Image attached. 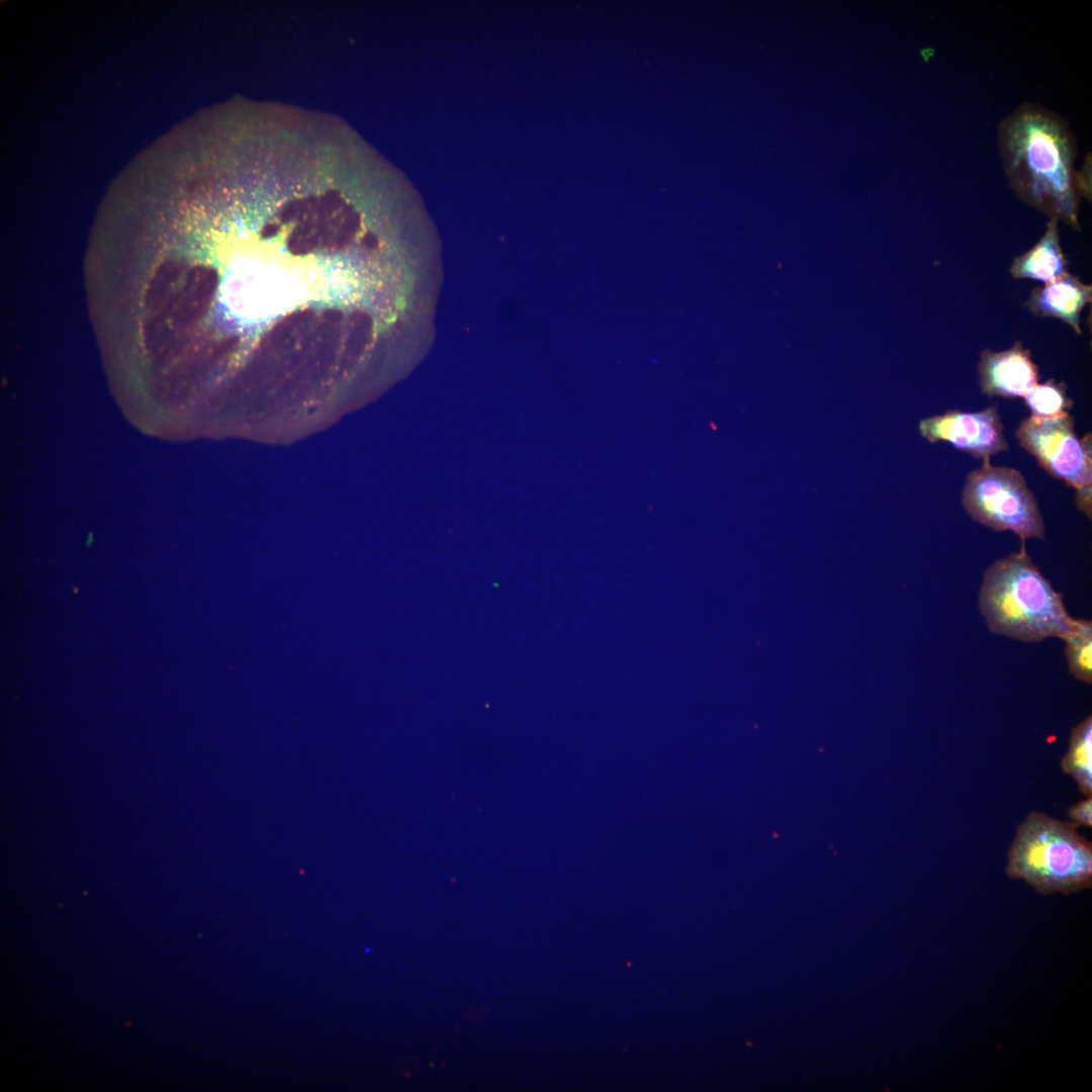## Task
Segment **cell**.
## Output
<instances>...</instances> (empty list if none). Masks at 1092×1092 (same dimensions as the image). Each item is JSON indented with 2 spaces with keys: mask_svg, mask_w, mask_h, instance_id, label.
<instances>
[{
  "mask_svg": "<svg viewBox=\"0 0 1092 1092\" xmlns=\"http://www.w3.org/2000/svg\"><path fill=\"white\" fill-rule=\"evenodd\" d=\"M997 145L1014 194L1050 219L1079 231L1078 141L1069 121L1046 106L1024 102L999 121Z\"/></svg>",
  "mask_w": 1092,
  "mask_h": 1092,
  "instance_id": "2",
  "label": "cell"
},
{
  "mask_svg": "<svg viewBox=\"0 0 1092 1092\" xmlns=\"http://www.w3.org/2000/svg\"><path fill=\"white\" fill-rule=\"evenodd\" d=\"M1068 273V262L1060 244L1059 222L1050 219L1037 243L1014 258L1010 274L1015 279L1048 283Z\"/></svg>",
  "mask_w": 1092,
  "mask_h": 1092,
  "instance_id": "10",
  "label": "cell"
},
{
  "mask_svg": "<svg viewBox=\"0 0 1092 1092\" xmlns=\"http://www.w3.org/2000/svg\"><path fill=\"white\" fill-rule=\"evenodd\" d=\"M1020 446L1052 476L1077 491L1079 509L1091 517V437L1080 439L1074 419L1068 414L1040 419L1030 416L1015 431Z\"/></svg>",
  "mask_w": 1092,
  "mask_h": 1092,
  "instance_id": "6",
  "label": "cell"
},
{
  "mask_svg": "<svg viewBox=\"0 0 1092 1092\" xmlns=\"http://www.w3.org/2000/svg\"><path fill=\"white\" fill-rule=\"evenodd\" d=\"M486 1015H487L486 1008L474 1007V1008H471V1009L467 1010V1012L465 1013V1018H467L469 1020H479V1019H482V1018L486 1017Z\"/></svg>",
  "mask_w": 1092,
  "mask_h": 1092,
  "instance_id": "16",
  "label": "cell"
},
{
  "mask_svg": "<svg viewBox=\"0 0 1092 1092\" xmlns=\"http://www.w3.org/2000/svg\"><path fill=\"white\" fill-rule=\"evenodd\" d=\"M1006 874L1043 895H1069L1092 886V844L1072 822L1030 812L1018 825Z\"/></svg>",
  "mask_w": 1092,
  "mask_h": 1092,
  "instance_id": "4",
  "label": "cell"
},
{
  "mask_svg": "<svg viewBox=\"0 0 1092 1092\" xmlns=\"http://www.w3.org/2000/svg\"><path fill=\"white\" fill-rule=\"evenodd\" d=\"M1091 298V285L1067 273L1033 289L1025 305L1033 314L1057 317L1081 334L1080 316Z\"/></svg>",
  "mask_w": 1092,
  "mask_h": 1092,
  "instance_id": "9",
  "label": "cell"
},
{
  "mask_svg": "<svg viewBox=\"0 0 1092 1092\" xmlns=\"http://www.w3.org/2000/svg\"><path fill=\"white\" fill-rule=\"evenodd\" d=\"M360 265L332 210L284 186L191 190L151 207L123 241L118 330L166 373L187 359L352 332Z\"/></svg>",
  "mask_w": 1092,
  "mask_h": 1092,
  "instance_id": "1",
  "label": "cell"
},
{
  "mask_svg": "<svg viewBox=\"0 0 1092 1092\" xmlns=\"http://www.w3.org/2000/svg\"><path fill=\"white\" fill-rule=\"evenodd\" d=\"M420 1063L421 1061L416 1058H402L395 1063L394 1071L401 1074H411L420 1066Z\"/></svg>",
  "mask_w": 1092,
  "mask_h": 1092,
  "instance_id": "15",
  "label": "cell"
},
{
  "mask_svg": "<svg viewBox=\"0 0 1092 1092\" xmlns=\"http://www.w3.org/2000/svg\"><path fill=\"white\" fill-rule=\"evenodd\" d=\"M962 504L974 521L990 529L1010 530L1022 541L1044 538V523L1036 498L1015 468L983 461L980 468L968 474Z\"/></svg>",
  "mask_w": 1092,
  "mask_h": 1092,
  "instance_id": "5",
  "label": "cell"
},
{
  "mask_svg": "<svg viewBox=\"0 0 1092 1092\" xmlns=\"http://www.w3.org/2000/svg\"><path fill=\"white\" fill-rule=\"evenodd\" d=\"M1069 818L1077 827L1092 826V795L1073 805L1068 811Z\"/></svg>",
  "mask_w": 1092,
  "mask_h": 1092,
  "instance_id": "14",
  "label": "cell"
},
{
  "mask_svg": "<svg viewBox=\"0 0 1092 1092\" xmlns=\"http://www.w3.org/2000/svg\"><path fill=\"white\" fill-rule=\"evenodd\" d=\"M1065 655L1070 673L1087 685L1092 682V623L1090 620L1072 618L1068 632L1063 636Z\"/></svg>",
  "mask_w": 1092,
  "mask_h": 1092,
  "instance_id": "12",
  "label": "cell"
},
{
  "mask_svg": "<svg viewBox=\"0 0 1092 1092\" xmlns=\"http://www.w3.org/2000/svg\"><path fill=\"white\" fill-rule=\"evenodd\" d=\"M1062 769L1076 782L1085 796L1092 795V716H1087L1071 731L1069 747L1061 761Z\"/></svg>",
  "mask_w": 1092,
  "mask_h": 1092,
  "instance_id": "11",
  "label": "cell"
},
{
  "mask_svg": "<svg viewBox=\"0 0 1092 1092\" xmlns=\"http://www.w3.org/2000/svg\"><path fill=\"white\" fill-rule=\"evenodd\" d=\"M1030 416L1040 419L1059 418L1069 414L1073 401L1068 397L1064 382L1050 379L1037 383L1024 396Z\"/></svg>",
  "mask_w": 1092,
  "mask_h": 1092,
  "instance_id": "13",
  "label": "cell"
},
{
  "mask_svg": "<svg viewBox=\"0 0 1092 1092\" xmlns=\"http://www.w3.org/2000/svg\"><path fill=\"white\" fill-rule=\"evenodd\" d=\"M978 372L981 390L990 397H1023L1039 378L1030 351L1020 342L1003 351H983Z\"/></svg>",
  "mask_w": 1092,
  "mask_h": 1092,
  "instance_id": "8",
  "label": "cell"
},
{
  "mask_svg": "<svg viewBox=\"0 0 1092 1092\" xmlns=\"http://www.w3.org/2000/svg\"><path fill=\"white\" fill-rule=\"evenodd\" d=\"M997 406L979 412L946 411L921 420L920 435L931 443L945 441L977 459L990 458L1008 449Z\"/></svg>",
  "mask_w": 1092,
  "mask_h": 1092,
  "instance_id": "7",
  "label": "cell"
},
{
  "mask_svg": "<svg viewBox=\"0 0 1092 1092\" xmlns=\"http://www.w3.org/2000/svg\"><path fill=\"white\" fill-rule=\"evenodd\" d=\"M979 609L992 633L1024 642L1060 639L1072 617L1057 592L1027 554L1018 552L996 560L983 575Z\"/></svg>",
  "mask_w": 1092,
  "mask_h": 1092,
  "instance_id": "3",
  "label": "cell"
}]
</instances>
